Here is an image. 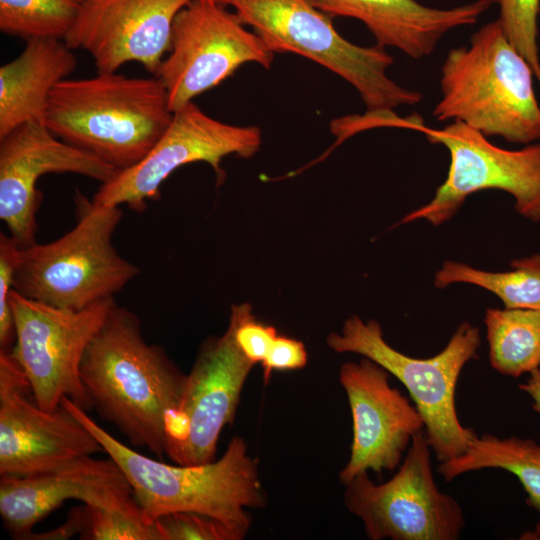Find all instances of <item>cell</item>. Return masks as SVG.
<instances>
[{
	"instance_id": "6da1fadb",
	"label": "cell",
	"mask_w": 540,
	"mask_h": 540,
	"mask_svg": "<svg viewBox=\"0 0 540 540\" xmlns=\"http://www.w3.org/2000/svg\"><path fill=\"white\" fill-rule=\"evenodd\" d=\"M80 376L92 409L135 447L162 459L167 420L187 374L162 347L146 342L135 313L114 304L85 351Z\"/></svg>"
},
{
	"instance_id": "7a4b0ae2",
	"label": "cell",
	"mask_w": 540,
	"mask_h": 540,
	"mask_svg": "<svg viewBox=\"0 0 540 540\" xmlns=\"http://www.w3.org/2000/svg\"><path fill=\"white\" fill-rule=\"evenodd\" d=\"M61 403L120 467L149 522L167 513L198 512L247 535L252 524L248 509L266 505L258 463L241 436L231 439L218 460L201 465H170L124 445L67 397Z\"/></svg>"
},
{
	"instance_id": "3957f363",
	"label": "cell",
	"mask_w": 540,
	"mask_h": 540,
	"mask_svg": "<svg viewBox=\"0 0 540 540\" xmlns=\"http://www.w3.org/2000/svg\"><path fill=\"white\" fill-rule=\"evenodd\" d=\"M172 117L158 77L98 72L60 82L49 97L44 124L57 138L121 171L149 153Z\"/></svg>"
},
{
	"instance_id": "277c9868",
	"label": "cell",
	"mask_w": 540,
	"mask_h": 540,
	"mask_svg": "<svg viewBox=\"0 0 540 540\" xmlns=\"http://www.w3.org/2000/svg\"><path fill=\"white\" fill-rule=\"evenodd\" d=\"M440 75L441 98L432 111L437 121H460L515 144L540 140L534 72L499 19L477 30L468 46L451 49Z\"/></svg>"
},
{
	"instance_id": "5b68a950",
	"label": "cell",
	"mask_w": 540,
	"mask_h": 540,
	"mask_svg": "<svg viewBox=\"0 0 540 540\" xmlns=\"http://www.w3.org/2000/svg\"><path fill=\"white\" fill-rule=\"evenodd\" d=\"M77 223L65 235L19 248L13 289L24 297L80 310L114 297L140 272L113 245L120 206L97 205L78 190Z\"/></svg>"
},
{
	"instance_id": "8992f818",
	"label": "cell",
	"mask_w": 540,
	"mask_h": 540,
	"mask_svg": "<svg viewBox=\"0 0 540 540\" xmlns=\"http://www.w3.org/2000/svg\"><path fill=\"white\" fill-rule=\"evenodd\" d=\"M273 53L306 57L342 77L360 94L366 112L413 106L423 95L393 81V57L384 47L359 46L341 36L332 17L308 0H223Z\"/></svg>"
},
{
	"instance_id": "52a82bcc",
	"label": "cell",
	"mask_w": 540,
	"mask_h": 540,
	"mask_svg": "<svg viewBox=\"0 0 540 540\" xmlns=\"http://www.w3.org/2000/svg\"><path fill=\"white\" fill-rule=\"evenodd\" d=\"M326 343L336 353H356L374 361L405 386L439 462L461 455L477 436L461 424L455 402L460 373L480 346L476 326L462 322L444 349L429 358L411 357L394 349L376 320L364 322L357 315L344 322L340 333H330Z\"/></svg>"
},
{
	"instance_id": "ba28073f",
	"label": "cell",
	"mask_w": 540,
	"mask_h": 540,
	"mask_svg": "<svg viewBox=\"0 0 540 540\" xmlns=\"http://www.w3.org/2000/svg\"><path fill=\"white\" fill-rule=\"evenodd\" d=\"M370 126L418 131L449 152L445 181L430 202L405 215L401 224L423 219L439 226L457 213L469 195L488 189L507 192L521 216L540 222V143L504 149L460 121L436 129L424 125L418 115L399 117L394 111L373 115Z\"/></svg>"
},
{
	"instance_id": "9c48e42d",
	"label": "cell",
	"mask_w": 540,
	"mask_h": 540,
	"mask_svg": "<svg viewBox=\"0 0 540 540\" xmlns=\"http://www.w3.org/2000/svg\"><path fill=\"white\" fill-rule=\"evenodd\" d=\"M115 303L112 297L69 310L24 297L13 289L10 305L15 342L8 353L24 372L41 408L54 410L67 397L85 411L92 409L80 367Z\"/></svg>"
},
{
	"instance_id": "30bf717a",
	"label": "cell",
	"mask_w": 540,
	"mask_h": 540,
	"mask_svg": "<svg viewBox=\"0 0 540 540\" xmlns=\"http://www.w3.org/2000/svg\"><path fill=\"white\" fill-rule=\"evenodd\" d=\"M431 448L418 432L388 481L373 482L368 472L345 484L344 503L363 523L371 540H457L465 527L460 504L435 482Z\"/></svg>"
},
{
	"instance_id": "8fae6325",
	"label": "cell",
	"mask_w": 540,
	"mask_h": 540,
	"mask_svg": "<svg viewBox=\"0 0 540 540\" xmlns=\"http://www.w3.org/2000/svg\"><path fill=\"white\" fill-rule=\"evenodd\" d=\"M225 6L192 0L175 17L170 50L155 75L172 112L222 83L244 63L271 67L274 53Z\"/></svg>"
},
{
	"instance_id": "7c38bea8",
	"label": "cell",
	"mask_w": 540,
	"mask_h": 540,
	"mask_svg": "<svg viewBox=\"0 0 540 540\" xmlns=\"http://www.w3.org/2000/svg\"><path fill=\"white\" fill-rule=\"evenodd\" d=\"M261 143L259 127L221 122L190 102L173 112L168 127L149 153L136 165L118 171L102 183L92 202L104 206L125 204L141 213L147 208V201L160 198L161 184L179 167L206 162L220 185L226 175L221 166L223 158H250L260 150Z\"/></svg>"
},
{
	"instance_id": "4fadbf2b",
	"label": "cell",
	"mask_w": 540,
	"mask_h": 540,
	"mask_svg": "<svg viewBox=\"0 0 540 540\" xmlns=\"http://www.w3.org/2000/svg\"><path fill=\"white\" fill-rule=\"evenodd\" d=\"M253 367L229 325L221 336L201 345L179 404L167 420L165 455L172 462L201 465L215 460L219 436L234 422Z\"/></svg>"
},
{
	"instance_id": "5bb4252c",
	"label": "cell",
	"mask_w": 540,
	"mask_h": 540,
	"mask_svg": "<svg viewBox=\"0 0 540 540\" xmlns=\"http://www.w3.org/2000/svg\"><path fill=\"white\" fill-rule=\"evenodd\" d=\"M104 452L62 403L41 408L16 361L0 351V475L26 476Z\"/></svg>"
},
{
	"instance_id": "9a60e30c",
	"label": "cell",
	"mask_w": 540,
	"mask_h": 540,
	"mask_svg": "<svg viewBox=\"0 0 540 540\" xmlns=\"http://www.w3.org/2000/svg\"><path fill=\"white\" fill-rule=\"evenodd\" d=\"M390 376L366 357L344 363L339 369L353 428L350 457L339 473L343 485L369 470L381 474L397 469L413 437L424 430L418 409L391 386Z\"/></svg>"
},
{
	"instance_id": "2e32d148",
	"label": "cell",
	"mask_w": 540,
	"mask_h": 540,
	"mask_svg": "<svg viewBox=\"0 0 540 540\" xmlns=\"http://www.w3.org/2000/svg\"><path fill=\"white\" fill-rule=\"evenodd\" d=\"M117 169L57 138L48 127L30 121L0 138V218L21 247L37 243L39 178L74 173L105 183Z\"/></svg>"
},
{
	"instance_id": "e0dca14e",
	"label": "cell",
	"mask_w": 540,
	"mask_h": 540,
	"mask_svg": "<svg viewBox=\"0 0 540 540\" xmlns=\"http://www.w3.org/2000/svg\"><path fill=\"white\" fill-rule=\"evenodd\" d=\"M191 1L84 0L64 41L87 51L98 72L137 62L155 76L170 50L174 19Z\"/></svg>"
},
{
	"instance_id": "ac0fdd59",
	"label": "cell",
	"mask_w": 540,
	"mask_h": 540,
	"mask_svg": "<svg viewBox=\"0 0 540 540\" xmlns=\"http://www.w3.org/2000/svg\"><path fill=\"white\" fill-rule=\"evenodd\" d=\"M70 499L143 514L127 478L110 457L84 456L48 471L0 478V515L15 539L27 540L34 525Z\"/></svg>"
},
{
	"instance_id": "d6986e66",
	"label": "cell",
	"mask_w": 540,
	"mask_h": 540,
	"mask_svg": "<svg viewBox=\"0 0 540 540\" xmlns=\"http://www.w3.org/2000/svg\"><path fill=\"white\" fill-rule=\"evenodd\" d=\"M330 17H350L365 24L378 45L393 47L414 60L433 53L449 31L476 23L491 0H475L448 9L416 0H308Z\"/></svg>"
},
{
	"instance_id": "ffe728a7",
	"label": "cell",
	"mask_w": 540,
	"mask_h": 540,
	"mask_svg": "<svg viewBox=\"0 0 540 540\" xmlns=\"http://www.w3.org/2000/svg\"><path fill=\"white\" fill-rule=\"evenodd\" d=\"M76 66L64 40H27L20 55L0 67V138L24 123H44L51 92Z\"/></svg>"
},
{
	"instance_id": "44dd1931",
	"label": "cell",
	"mask_w": 540,
	"mask_h": 540,
	"mask_svg": "<svg viewBox=\"0 0 540 540\" xmlns=\"http://www.w3.org/2000/svg\"><path fill=\"white\" fill-rule=\"evenodd\" d=\"M485 468H500L514 474L527 494V505L540 513L539 443L515 436H476L461 455L440 462L438 472L450 482L462 474Z\"/></svg>"
},
{
	"instance_id": "7402d4cb",
	"label": "cell",
	"mask_w": 540,
	"mask_h": 540,
	"mask_svg": "<svg viewBox=\"0 0 540 540\" xmlns=\"http://www.w3.org/2000/svg\"><path fill=\"white\" fill-rule=\"evenodd\" d=\"M484 324L494 370L516 378L540 368V309L488 308Z\"/></svg>"
},
{
	"instance_id": "603a6c76",
	"label": "cell",
	"mask_w": 540,
	"mask_h": 540,
	"mask_svg": "<svg viewBox=\"0 0 540 540\" xmlns=\"http://www.w3.org/2000/svg\"><path fill=\"white\" fill-rule=\"evenodd\" d=\"M510 266L508 271L489 272L445 261L435 274L434 285L442 289L454 283L471 284L495 294L505 308L540 309V254L515 259Z\"/></svg>"
},
{
	"instance_id": "cb8c5ba5",
	"label": "cell",
	"mask_w": 540,
	"mask_h": 540,
	"mask_svg": "<svg viewBox=\"0 0 540 540\" xmlns=\"http://www.w3.org/2000/svg\"><path fill=\"white\" fill-rule=\"evenodd\" d=\"M84 0H0L1 32L25 39L64 40Z\"/></svg>"
},
{
	"instance_id": "d4e9b609",
	"label": "cell",
	"mask_w": 540,
	"mask_h": 540,
	"mask_svg": "<svg viewBox=\"0 0 540 540\" xmlns=\"http://www.w3.org/2000/svg\"><path fill=\"white\" fill-rule=\"evenodd\" d=\"M499 21L510 43L530 64L540 88V58L537 44L540 0H497Z\"/></svg>"
},
{
	"instance_id": "484cf974",
	"label": "cell",
	"mask_w": 540,
	"mask_h": 540,
	"mask_svg": "<svg viewBox=\"0 0 540 540\" xmlns=\"http://www.w3.org/2000/svg\"><path fill=\"white\" fill-rule=\"evenodd\" d=\"M84 505L81 540H158L153 522L142 513Z\"/></svg>"
},
{
	"instance_id": "4316f807",
	"label": "cell",
	"mask_w": 540,
	"mask_h": 540,
	"mask_svg": "<svg viewBox=\"0 0 540 540\" xmlns=\"http://www.w3.org/2000/svg\"><path fill=\"white\" fill-rule=\"evenodd\" d=\"M158 540H242L246 537L231 525L207 514L173 512L153 520Z\"/></svg>"
},
{
	"instance_id": "83f0119b",
	"label": "cell",
	"mask_w": 540,
	"mask_h": 540,
	"mask_svg": "<svg viewBox=\"0 0 540 540\" xmlns=\"http://www.w3.org/2000/svg\"><path fill=\"white\" fill-rule=\"evenodd\" d=\"M228 325L238 348L254 365L263 362L278 336L274 326L257 321L249 303L232 305Z\"/></svg>"
},
{
	"instance_id": "f1b7e54d",
	"label": "cell",
	"mask_w": 540,
	"mask_h": 540,
	"mask_svg": "<svg viewBox=\"0 0 540 540\" xmlns=\"http://www.w3.org/2000/svg\"><path fill=\"white\" fill-rule=\"evenodd\" d=\"M20 246L11 236L0 234V351L10 352L15 342V324L10 305L14 272Z\"/></svg>"
},
{
	"instance_id": "f546056e",
	"label": "cell",
	"mask_w": 540,
	"mask_h": 540,
	"mask_svg": "<svg viewBox=\"0 0 540 540\" xmlns=\"http://www.w3.org/2000/svg\"><path fill=\"white\" fill-rule=\"evenodd\" d=\"M307 361L308 354L302 341L278 335L261 363L264 383L270 382L273 372L302 369Z\"/></svg>"
},
{
	"instance_id": "4dcf8cb0",
	"label": "cell",
	"mask_w": 540,
	"mask_h": 540,
	"mask_svg": "<svg viewBox=\"0 0 540 540\" xmlns=\"http://www.w3.org/2000/svg\"><path fill=\"white\" fill-rule=\"evenodd\" d=\"M518 388L530 396L532 408L540 414V368L532 371L527 381L519 384Z\"/></svg>"
},
{
	"instance_id": "1f68e13d",
	"label": "cell",
	"mask_w": 540,
	"mask_h": 540,
	"mask_svg": "<svg viewBox=\"0 0 540 540\" xmlns=\"http://www.w3.org/2000/svg\"><path fill=\"white\" fill-rule=\"evenodd\" d=\"M520 539L540 540V521L535 525V528L532 531L522 534Z\"/></svg>"
},
{
	"instance_id": "d6a6232c",
	"label": "cell",
	"mask_w": 540,
	"mask_h": 540,
	"mask_svg": "<svg viewBox=\"0 0 540 540\" xmlns=\"http://www.w3.org/2000/svg\"><path fill=\"white\" fill-rule=\"evenodd\" d=\"M213 1H216V2H219V3L223 4V0H213Z\"/></svg>"
},
{
	"instance_id": "836d02e7",
	"label": "cell",
	"mask_w": 540,
	"mask_h": 540,
	"mask_svg": "<svg viewBox=\"0 0 540 540\" xmlns=\"http://www.w3.org/2000/svg\"><path fill=\"white\" fill-rule=\"evenodd\" d=\"M493 3H496L497 0H491Z\"/></svg>"
}]
</instances>
